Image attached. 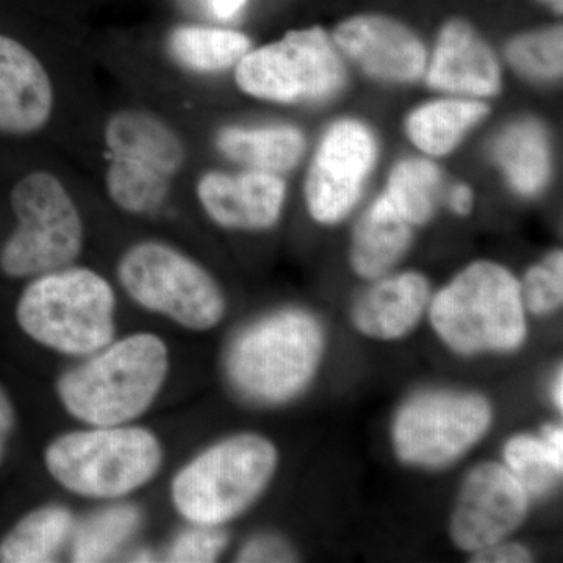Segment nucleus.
<instances>
[{"mask_svg":"<svg viewBox=\"0 0 563 563\" xmlns=\"http://www.w3.org/2000/svg\"><path fill=\"white\" fill-rule=\"evenodd\" d=\"M76 520L68 507L47 504L21 518L0 542V563L54 562L73 537Z\"/></svg>","mask_w":563,"mask_h":563,"instance_id":"nucleus-21","label":"nucleus"},{"mask_svg":"<svg viewBox=\"0 0 563 563\" xmlns=\"http://www.w3.org/2000/svg\"><path fill=\"white\" fill-rule=\"evenodd\" d=\"M562 387V368H559V372L555 373L553 384H551V396H553L554 406L558 407L559 410H562L563 404Z\"/></svg>","mask_w":563,"mask_h":563,"instance_id":"nucleus-36","label":"nucleus"},{"mask_svg":"<svg viewBox=\"0 0 563 563\" xmlns=\"http://www.w3.org/2000/svg\"><path fill=\"white\" fill-rule=\"evenodd\" d=\"M129 561L132 562H152L155 561L154 554L147 553V551H139V553H135L131 555V559Z\"/></svg>","mask_w":563,"mask_h":563,"instance_id":"nucleus-37","label":"nucleus"},{"mask_svg":"<svg viewBox=\"0 0 563 563\" xmlns=\"http://www.w3.org/2000/svg\"><path fill=\"white\" fill-rule=\"evenodd\" d=\"M199 202L211 220L233 231H266L279 221L285 181L279 174L250 169L210 172L196 187Z\"/></svg>","mask_w":563,"mask_h":563,"instance_id":"nucleus-15","label":"nucleus"},{"mask_svg":"<svg viewBox=\"0 0 563 563\" xmlns=\"http://www.w3.org/2000/svg\"><path fill=\"white\" fill-rule=\"evenodd\" d=\"M495 154L515 190L526 196L542 190L550 174V154L539 124L523 121L507 129L496 143Z\"/></svg>","mask_w":563,"mask_h":563,"instance_id":"nucleus-26","label":"nucleus"},{"mask_svg":"<svg viewBox=\"0 0 563 563\" xmlns=\"http://www.w3.org/2000/svg\"><path fill=\"white\" fill-rule=\"evenodd\" d=\"M111 163L106 185L111 201L132 214L161 209L185 162L180 136L143 110H121L107 121Z\"/></svg>","mask_w":563,"mask_h":563,"instance_id":"nucleus-9","label":"nucleus"},{"mask_svg":"<svg viewBox=\"0 0 563 563\" xmlns=\"http://www.w3.org/2000/svg\"><path fill=\"white\" fill-rule=\"evenodd\" d=\"M372 132L355 121L336 122L325 133L306 181V201L313 220L335 224L361 198L376 161Z\"/></svg>","mask_w":563,"mask_h":563,"instance_id":"nucleus-13","label":"nucleus"},{"mask_svg":"<svg viewBox=\"0 0 563 563\" xmlns=\"http://www.w3.org/2000/svg\"><path fill=\"white\" fill-rule=\"evenodd\" d=\"M169 374L161 336L136 332L81 357L57 383L70 417L88 426L131 424L151 409Z\"/></svg>","mask_w":563,"mask_h":563,"instance_id":"nucleus-1","label":"nucleus"},{"mask_svg":"<svg viewBox=\"0 0 563 563\" xmlns=\"http://www.w3.org/2000/svg\"><path fill=\"white\" fill-rule=\"evenodd\" d=\"M521 298L528 312L544 317L558 312L563 301V255L554 251L526 273L520 284Z\"/></svg>","mask_w":563,"mask_h":563,"instance_id":"nucleus-29","label":"nucleus"},{"mask_svg":"<svg viewBox=\"0 0 563 563\" xmlns=\"http://www.w3.org/2000/svg\"><path fill=\"white\" fill-rule=\"evenodd\" d=\"M296 559L290 544L273 533L252 537L236 554V562H292Z\"/></svg>","mask_w":563,"mask_h":563,"instance_id":"nucleus-31","label":"nucleus"},{"mask_svg":"<svg viewBox=\"0 0 563 563\" xmlns=\"http://www.w3.org/2000/svg\"><path fill=\"white\" fill-rule=\"evenodd\" d=\"M218 150L236 163L257 172H290L303 154L302 133L290 125L243 129L229 128L218 133Z\"/></svg>","mask_w":563,"mask_h":563,"instance_id":"nucleus-20","label":"nucleus"},{"mask_svg":"<svg viewBox=\"0 0 563 563\" xmlns=\"http://www.w3.org/2000/svg\"><path fill=\"white\" fill-rule=\"evenodd\" d=\"M168 55L181 68L195 73H218L236 66L251 49L244 33L224 29L180 25L168 36Z\"/></svg>","mask_w":563,"mask_h":563,"instance_id":"nucleus-25","label":"nucleus"},{"mask_svg":"<svg viewBox=\"0 0 563 563\" xmlns=\"http://www.w3.org/2000/svg\"><path fill=\"white\" fill-rule=\"evenodd\" d=\"M433 331L461 355L515 352L528 336L520 282L493 262L462 269L429 302Z\"/></svg>","mask_w":563,"mask_h":563,"instance_id":"nucleus-4","label":"nucleus"},{"mask_svg":"<svg viewBox=\"0 0 563 563\" xmlns=\"http://www.w3.org/2000/svg\"><path fill=\"white\" fill-rule=\"evenodd\" d=\"M246 0H210L211 10L222 21L233 20L242 11Z\"/></svg>","mask_w":563,"mask_h":563,"instance_id":"nucleus-35","label":"nucleus"},{"mask_svg":"<svg viewBox=\"0 0 563 563\" xmlns=\"http://www.w3.org/2000/svg\"><path fill=\"white\" fill-rule=\"evenodd\" d=\"M229 547L228 532L222 526L192 525L177 533L165 553L166 562H217Z\"/></svg>","mask_w":563,"mask_h":563,"instance_id":"nucleus-30","label":"nucleus"},{"mask_svg":"<svg viewBox=\"0 0 563 563\" xmlns=\"http://www.w3.org/2000/svg\"><path fill=\"white\" fill-rule=\"evenodd\" d=\"M16 321L41 346L87 357L114 340L117 296L101 274L65 266L33 277L18 301Z\"/></svg>","mask_w":563,"mask_h":563,"instance_id":"nucleus-3","label":"nucleus"},{"mask_svg":"<svg viewBox=\"0 0 563 563\" xmlns=\"http://www.w3.org/2000/svg\"><path fill=\"white\" fill-rule=\"evenodd\" d=\"M277 465L279 453L266 437H228L206 448L174 476V507L188 523L228 525L261 498Z\"/></svg>","mask_w":563,"mask_h":563,"instance_id":"nucleus-6","label":"nucleus"},{"mask_svg":"<svg viewBox=\"0 0 563 563\" xmlns=\"http://www.w3.org/2000/svg\"><path fill=\"white\" fill-rule=\"evenodd\" d=\"M143 525V512L131 503H113L88 515L70 537V561L107 562L114 558Z\"/></svg>","mask_w":563,"mask_h":563,"instance_id":"nucleus-23","label":"nucleus"},{"mask_svg":"<svg viewBox=\"0 0 563 563\" xmlns=\"http://www.w3.org/2000/svg\"><path fill=\"white\" fill-rule=\"evenodd\" d=\"M325 336L306 310H277L247 324L233 336L225 354L232 387L250 401H290L312 383Z\"/></svg>","mask_w":563,"mask_h":563,"instance_id":"nucleus-2","label":"nucleus"},{"mask_svg":"<svg viewBox=\"0 0 563 563\" xmlns=\"http://www.w3.org/2000/svg\"><path fill=\"white\" fill-rule=\"evenodd\" d=\"M428 80L440 90L487 98L498 92L501 74L492 51L472 25L454 20L440 33Z\"/></svg>","mask_w":563,"mask_h":563,"instance_id":"nucleus-18","label":"nucleus"},{"mask_svg":"<svg viewBox=\"0 0 563 563\" xmlns=\"http://www.w3.org/2000/svg\"><path fill=\"white\" fill-rule=\"evenodd\" d=\"M14 422H16V415H14L13 404L0 385V465H2L11 435H13Z\"/></svg>","mask_w":563,"mask_h":563,"instance_id":"nucleus-33","label":"nucleus"},{"mask_svg":"<svg viewBox=\"0 0 563 563\" xmlns=\"http://www.w3.org/2000/svg\"><path fill=\"white\" fill-rule=\"evenodd\" d=\"M409 224L387 196L383 195L363 213L351 244L354 272L365 279H377L399 262L412 239Z\"/></svg>","mask_w":563,"mask_h":563,"instance_id":"nucleus-19","label":"nucleus"},{"mask_svg":"<svg viewBox=\"0 0 563 563\" xmlns=\"http://www.w3.org/2000/svg\"><path fill=\"white\" fill-rule=\"evenodd\" d=\"M235 81L262 101H321L342 88L344 69L329 36L313 27L247 52L236 63Z\"/></svg>","mask_w":563,"mask_h":563,"instance_id":"nucleus-11","label":"nucleus"},{"mask_svg":"<svg viewBox=\"0 0 563 563\" xmlns=\"http://www.w3.org/2000/svg\"><path fill=\"white\" fill-rule=\"evenodd\" d=\"M510 65L532 79H558L563 69L562 27L526 33L507 47Z\"/></svg>","mask_w":563,"mask_h":563,"instance_id":"nucleus-28","label":"nucleus"},{"mask_svg":"<svg viewBox=\"0 0 563 563\" xmlns=\"http://www.w3.org/2000/svg\"><path fill=\"white\" fill-rule=\"evenodd\" d=\"M543 2H547L548 5H550L551 9L558 11V13H562L563 0H543Z\"/></svg>","mask_w":563,"mask_h":563,"instance_id":"nucleus-38","label":"nucleus"},{"mask_svg":"<svg viewBox=\"0 0 563 563\" xmlns=\"http://www.w3.org/2000/svg\"><path fill=\"white\" fill-rule=\"evenodd\" d=\"M487 114L483 102L443 99L415 110L407 121V133L418 150L440 157L450 154L470 128Z\"/></svg>","mask_w":563,"mask_h":563,"instance_id":"nucleus-24","label":"nucleus"},{"mask_svg":"<svg viewBox=\"0 0 563 563\" xmlns=\"http://www.w3.org/2000/svg\"><path fill=\"white\" fill-rule=\"evenodd\" d=\"M450 206L454 213L466 217L473 210V191L466 185H457L450 196Z\"/></svg>","mask_w":563,"mask_h":563,"instance_id":"nucleus-34","label":"nucleus"},{"mask_svg":"<svg viewBox=\"0 0 563 563\" xmlns=\"http://www.w3.org/2000/svg\"><path fill=\"white\" fill-rule=\"evenodd\" d=\"M531 496L506 465L484 462L466 474L453 517L451 539L459 550L476 554L507 540L529 512Z\"/></svg>","mask_w":563,"mask_h":563,"instance_id":"nucleus-12","label":"nucleus"},{"mask_svg":"<svg viewBox=\"0 0 563 563\" xmlns=\"http://www.w3.org/2000/svg\"><path fill=\"white\" fill-rule=\"evenodd\" d=\"M439 169L431 162L410 158L393 169L388 180V201L410 225L424 224L431 220L440 199Z\"/></svg>","mask_w":563,"mask_h":563,"instance_id":"nucleus-27","label":"nucleus"},{"mask_svg":"<svg viewBox=\"0 0 563 563\" xmlns=\"http://www.w3.org/2000/svg\"><path fill=\"white\" fill-rule=\"evenodd\" d=\"M492 422V404L477 393L421 391L396 413L393 446L404 463L442 468L476 446Z\"/></svg>","mask_w":563,"mask_h":563,"instance_id":"nucleus-10","label":"nucleus"},{"mask_svg":"<svg viewBox=\"0 0 563 563\" xmlns=\"http://www.w3.org/2000/svg\"><path fill=\"white\" fill-rule=\"evenodd\" d=\"M431 302L429 280L409 272L372 285L352 307V322L362 335L383 342L404 339L420 324Z\"/></svg>","mask_w":563,"mask_h":563,"instance_id":"nucleus-17","label":"nucleus"},{"mask_svg":"<svg viewBox=\"0 0 563 563\" xmlns=\"http://www.w3.org/2000/svg\"><path fill=\"white\" fill-rule=\"evenodd\" d=\"M504 465L529 496L548 495L563 472L562 426H544L540 435L520 433L504 444Z\"/></svg>","mask_w":563,"mask_h":563,"instance_id":"nucleus-22","label":"nucleus"},{"mask_svg":"<svg viewBox=\"0 0 563 563\" xmlns=\"http://www.w3.org/2000/svg\"><path fill=\"white\" fill-rule=\"evenodd\" d=\"M473 562L481 563H526L532 561V553L523 544L503 540L473 554Z\"/></svg>","mask_w":563,"mask_h":563,"instance_id":"nucleus-32","label":"nucleus"},{"mask_svg":"<svg viewBox=\"0 0 563 563\" xmlns=\"http://www.w3.org/2000/svg\"><path fill=\"white\" fill-rule=\"evenodd\" d=\"M54 110L49 74L20 41L0 35V133L31 135Z\"/></svg>","mask_w":563,"mask_h":563,"instance_id":"nucleus-16","label":"nucleus"},{"mask_svg":"<svg viewBox=\"0 0 563 563\" xmlns=\"http://www.w3.org/2000/svg\"><path fill=\"white\" fill-rule=\"evenodd\" d=\"M117 274L133 302L188 331H210L224 318L225 298L218 282L172 244H133L121 255Z\"/></svg>","mask_w":563,"mask_h":563,"instance_id":"nucleus-7","label":"nucleus"},{"mask_svg":"<svg viewBox=\"0 0 563 563\" xmlns=\"http://www.w3.org/2000/svg\"><path fill=\"white\" fill-rule=\"evenodd\" d=\"M333 41L347 58L377 79L412 81L424 73L426 51L421 41L390 18H351L335 29Z\"/></svg>","mask_w":563,"mask_h":563,"instance_id":"nucleus-14","label":"nucleus"},{"mask_svg":"<svg viewBox=\"0 0 563 563\" xmlns=\"http://www.w3.org/2000/svg\"><path fill=\"white\" fill-rule=\"evenodd\" d=\"M18 228L0 251L10 277H36L73 265L84 247V222L76 202L54 174L22 177L11 190Z\"/></svg>","mask_w":563,"mask_h":563,"instance_id":"nucleus-8","label":"nucleus"},{"mask_svg":"<svg viewBox=\"0 0 563 563\" xmlns=\"http://www.w3.org/2000/svg\"><path fill=\"white\" fill-rule=\"evenodd\" d=\"M44 465L65 490L92 499L125 498L151 483L163 465L161 440L140 426H90L47 446Z\"/></svg>","mask_w":563,"mask_h":563,"instance_id":"nucleus-5","label":"nucleus"}]
</instances>
